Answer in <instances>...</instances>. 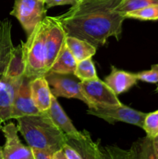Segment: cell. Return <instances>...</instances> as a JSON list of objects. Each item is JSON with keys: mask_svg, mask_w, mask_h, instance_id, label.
<instances>
[{"mask_svg": "<svg viewBox=\"0 0 158 159\" xmlns=\"http://www.w3.org/2000/svg\"><path fill=\"white\" fill-rule=\"evenodd\" d=\"M46 8H51L57 6H64V5H73L75 4L77 0H44Z\"/></svg>", "mask_w": 158, "mask_h": 159, "instance_id": "cell-26", "label": "cell"}, {"mask_svg": "<svg viewBox=\"0 0 158 159\" xmlns=\"http://www.w3.org/2000/svg\"><path fill=\"white\" fill-rule=\"evenodd\" d=\"M30 79L23 76L15 93L11 113V119L40 113L33 101L30 92Z\"/></svg>", "mask_w": 158, "mask_h": 159, "instance_id": "cell-10", "label": "cell"}, {"mask_svg": "<svg viewBox=\"0 0 158 159\" xmlns=\"http://www.w3.org/2000/svg\"><path fill=\"white\" fill-rule=\"evenodd\" d=\"M66 144L71 146L81 159L105 158V156L100 151L98 143L94 142L87 130L80 131L77 136L66 135Z\"/></svg>", "mask_w": 158, "mask_h": 159, "instance_id": "cell-11", "label": "cell"}, {"mask_svg": "<svg viewBox=\"0 0 158 159\" xmlns=\"http://www.w3.org/2000/svg\"><path fill=\"white\" fill-rule=\"evenodd\" d=\"M33 159H52L54 153L46 149L31 148Z\"/></svg>", "mask_w": 158, "mask_h": 159, "instance_id": "cell-25", "label": "cell"}, {"mask_svg": "<svg viewBox=\"0 0 158 159\" xmlns=\"http://www.w3.org/2000/svg\"><path fill=\"white\" fill-rule=\"evenodd\" d=\"M156 93H158V85H157V87H156Z\"/></svg>", "mask_w": 158, "mask_h": 159, "instance_id": "cell-32", "label": "cell"}, {"mask_svg": "<svg viewBox=\"0 0 158 159\" xmlns=\"http://www.w3.org/2000/svg\"><path fill=\"white\" fill-rule=\"evenodd\" d=\"M48 17L36 26L32 34L27 37L26 43L23 42V60L25 64L24 76L30 79L46 75V40Z\"/></svg>", "mask_w": 158, "mask_h": 159, "instance_id": "cell-3", "label": "cell"}, {"mask_svg": "<svg viewBox=\"0 0 158 159\" xmlns=\"http://www.w3.org/2000/svg\"><path fill=\"white\" fill-rule=\"evenodd\" d=\"M77 1H79V0H77Z\"/></svg>", "mask_w": 158, "mask_h": 159, "instance_id": "cell-33", "label": "cell"}, {"mask_svg": "<svg viewBox=\"0 0 158 159\" xmlns=\"http://www.w3.org/2000/svg\"><path fill=\"white\" fill-rule=\"evenodd\" d=\"M48 26L46 30L45 47H46V69L50 70L58 57L64 44L67 34L57 16H47Z\"/></svg>", "mask_w": 158, "mask_h": 159, "instance_id": "cell-8", "label": "cell"}, {"mask_svg": "<svg viewBox=\"0 0 158 159\" xmlns=\"http://www.w3.org/2000/svg\"><path fill=\"white\" fill-rule=\"evenodd\" d=\"M122 0H79L57 16L67 36L89 42L99 48L109 37L119 40L125 17L116 8Z\"/></svg>", "mask_w": 158, "mask_h": 159, "instance_id": "cell-1", "label": "cell"}, {"mask_svg": "<svg viewBox=\"0 0 158 159\" xmlns=\"http://www.w3.org/2000/svg\"><path fill=\"white\" fill-rule=\"evenodd\" d=\"M0 159H3V154H2V148L0 146Z\"/></svg>", "mask_w": 158, "mask_h": 159, "instance_id": "cell-30", "label": "cell"}, {"mask_svg": "<svg viewBox=\"0 0 158 159\" xmlns=\"http://www.w3.org/2000/svg\"><path fill=\"white\" fill-rule=\"evenodd\" d=\"M13 48L12 23L9 19H5L0 21V76L7 67Z\"/></svg>", "mask_w": 158, "mask_h": 159, "instance_id": "cell-15", "label": "cell"}, {"mask_svg": "<svg viewBox=\"0 0 158 159\" xmlns=\"http://www.w3.org/2000/svg\"><path fill=\"white\" fill-rule=\"evenodd\" d=\"M65 44L77 62L88 57H92L97 50L89 42L71 36H67Z\"/></svg>", "mask_w": 158, "mask_h": 159, "instance_id": "cell-17", "label": "cell"}, {"mask_svg": "<svg viewBox=\"0 0 158 159\" xmlns=\"http://www.w3.org/2000/svg\"><path fill=\"white\" fill-rule=\"evenodd\" d=\"M136 75L138 80L147 83H158V65H153L150 70L136 73Z\"/></svg>", "mask_w": 158, "mask_h": 159, "instance_id": "cell-24", "label": "cell"}, {"mask_svg": "<svg viewBox=\"0 0 158 159\" xmlns=\"http://www.w3.org/2000/svg\"><path fill=\"white\" fill-rule=\"evenodd\" d=\"M152 141H153V147L155 152V155L156 156V159H158V136L153 138Z\"/></svg>", "mask_w": 158, "mask_h": 159, "instance_id": "cell-29", "label": "cell"}, {"mask_svg": "<svg viewBox=\"0 0 158 159\" xmlns=\"http://www.w3.org/2000/svg\"><path fill=\"white\" fill-rule=\"evenodd\" d=\"M52 159H66V157H65L62 148L54 152V155H53Z\"/></svg>", "mask_w": 158, "mask_h": 159, "instance_id": "cell-28", "label": "cell"}, {"mask_svg": "<svg viewBox=\"0 0 158 159\" xmlns=\"http://www.w3.org/2000/svg\"><path fill=\"white\" fill-rule=\"evenodd\" d=\"M6 138L2 148L3 159H33L31 148L25 146L18 136V127L9 123L1 127Z\"/></svg>", "mask_w": 158, "mask_h": 159, "instance_id": "cell-9", "label": "cell"}, {"mask_svg": "<svg viewBox=\"0 0 158 159\" xmlns=\"http://www.w3.org/2000/svg\"><path fill=\"white\" fill-rule=\"evenodd\" d=\"M22 79H12L4 75L0 76V120L2 123L11 119L12 103Z\"/></svg>", "mask_w": 158, "mask_h": 159, "instance_id": "cell-12", "label": "cell"}, {"mask_svg": "<svg viewBox=\"0 0 158 159\" xmlns=\"http://www.w3.org/2000/svg\"><path fill=\"white\" fill-rule=\"evenodd\" d=\"M77 64V60L64 43L58 57L50 68L48 72L74 75Z\"/></svg>", "mask_w": 158, "mask_h": 159, "instance_id": "cell-18", "label": "cell"}, {"mask_svg": "<svg viewBox=\"0 0 158 159\" xmlns=\"http://www.w3.org/2000/svg\"><path fill=\"white\" fill-rule=\"evenodd\" d=\"M62 150H63L64 154L66 157V159H81L80 156L77 155V152L66 143L62 148Z\"/></svg>", "mask_w": 158, "mask_h": 159, "instance_id": "cell-27", "label": "cell"}, {"mask_svg": "<svg viewBox=\"0 0 158 159\" xmlns=\"http://www.w3.org/2000/svg\"><path fill=\"white\" fill-rule=\"evenodd\" d=\"M45 5L44 0H15L10 15L19 20L27 37L46 16Z\"/></svg>", "mask_w": 158, "mask_h": 159, "instance_id": "cell-5", "label": "cell"}, {"mask_svg": "<svg viewBox=\"0 0 158 159\" xmlns=\"http://www.w3.org/2000/svg\"><path fill=\"white\" fill-rule=\"evenodd\" d=\"M2 121L0 120V129H1V127H2Z\"/></svg>", "mask_w": 158, "mask_h": 159, "instance_id": "cell-31", "label": "cell"}, {"mask_svg": "<svg viewBox=\"0 0 158 159\" xmlns=\"http://www.w3.org/2000/svg\"><path fill=\"white\" fill-rule=\"evenodd\" d=\"M87 113L101 118L112 124L115 122L120 121L136 125L141 128H143L144 119L147 114L126 107L123 104L109 107H99L91 109L88 108Z\"/></svg>", "mask_w": 158, "mask_h": 159, "instance_id": "cell-6", "label": "cell"}, {"mask_svg": "<svg viewBox=\"0 0 158 159\" xmlns=\"http://www.w3.org/2000/svg\"><path fill=\"white\" fill-rule=\"evenodd\" d=\"M25 64L23 60V42L14 47L10 59L3 75L12 79H21L24 76Z\"/></svg>", "mask_w": 158, "mask_h": 159, "instance_id": "cell-19", "label": "cell"}, {"mask_svg": "<svg viewBox=\"0 0 158 159\" xmlns=\"http://www.w3.org/2000/svg\"><path fill=\"white\" fill-rule=\"evenodd\" d=\"M74 75L81 81L99 79L91 57H88L77 62Z\"/></svg>", "mask_w": 158, "mask_h": 159, "instance_id": "cell-20", "label": "cell"}, {"mask_svg": "<svg viewBox=\"0 0 158 159\" xmlns=\"http://www.w3.org/2000/svg\"><path fill=\"white\" fill-rule=\"evenodd\" d=\"M153 4H158V0H122L115 9L125 15L130 11Z\"/></svg>", "mask_w": 158, "mask_h": 159, "instance_id": "cell-22", "label": "cell"}, {"mask_svg": "<svg viewBox=\"0 0 158 159\" xmlns=\"http://www.w3.org/2000/svg\"><path fill=\"white\" fill-rule=\"evenodd\" d=\"M18 130L30 148H43L54 153L66 143V134L54 124L47 112L16 119Z\"/></svg>", "mask_w": 158, "mask_h": 159, "instance_id": "cell-2", "label": "cell"}, {"mask_svg": "<svg viewBox=\"0 0 158 159\" xmlns=\"http://www.w3.org/2000/svg\"><path fill=\"white\" fill-rule=\"evenodd\" d=\"M136 73L119 70L116 67H111V72L105 79V82L116 95L125 93L137 84Z\"/></svg>", "mask_w": 158, "mask_h": 159, "instance_id": "cell-13", "label": "cell"}, {"mask_svg": "<svg viewBox=\"0 0 158 159\" xmlns=\"http://www.w3.org/2000/svg\"><path fill=\"white\" fill-rule=\"evenodd\" d=\"M81 87L85 96L92 104V108L122 104L117 95L105 82L99 79L81 81Z\"/></svg>", "mask_w": 158, "mask_h": 159, "instance_id": "cell-7", "label": "cell"}, {"mask_svg": "<svg viewBox=\"0 0 158 159\" xmlns=\"http://www.w3.org/2000/svg\"><path fill=\"white\" fill-rule=\"evenodd\" d=\"M125 17L139 20H157L158 4L150 5L141 9L130 11L125 14Z\"/></svg>", "mask_w": 158, "mask_h": 159, "instance_id": "cell-21", "label": "cell"}, {"mask_svg": "<svg viewBox=\"0 0 158 159\" xmlns=\"http://www.w3.org/2000/svg\"><path fill=\"white\" fill-rule=\"evenodd\" d=\"M45 78L49 83L51 93L55 97L77 99L85 102L88 108L93 107L92 104L84 94L81 81L74 75L47 72Z\"/></svg>", "mask_w": 158, "mask_h": 159, "instance_id": "cell-4", "label": "cell"}, {"mask_svg": "<svg viewBox=\"0 0 158 159\" xmlns=\"http://www.w3.org/2000/svg\"><path fill=\"white\" fill-rule=\"evenodd\" d=\"M143 129L145 130L147 138L153 139L158 136V110L147 113L144 119Z\"/></svg>", "mask_w": 158, "mask_h": 159, "instance_id": "cell-23", "label": "cell"}, {"mask_svg": "<svg viewBox=\"0 0 158 159\" xmlns=\"http://www.w3.org/2000/svg\"><path fill=\"white\" fill-rule=\"evenodd\" d=\"M47 113L50 117L52 119L54 124L68 136H77L79 134L80 131L76 129L68 115L64 111L63 108L60 107L58 101L57 100V97L52 95L51 98V105L49 110H47Z\"/></svg>", "mask_w": 158, "mask_h": 159, "instance_id": "cell-16", "label": "cell"}, {"mask_svg": "<svg viewBox=\"0 0 158 159\" xmlns=\"http://www.w3.org/2000/svg\"><path fill=\"white\" fill-rule=\"evenodd\" d=\"M30 92L33 101L37 108L40 112L47 111L51 105L53 94L45 76L31 79Z\"/></svg>", "mask_w": 158, "mask_h": 159, "instance_id": "cell-14", "label": "cell"}]
</instances>
